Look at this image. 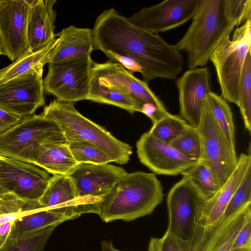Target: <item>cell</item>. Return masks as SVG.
Segmentation results:
<instances>
[{
  "label": "cell",
  "instance_id": "obj_1",
  "mask_svg": "<svg viewBox=\"0 0 251 251\" xmlns=\"http://www.w3.org/2000/svg\"><path fill=\"white\" fill-rule=\"evenodd\" d=\"M92 30L94 50L135 61L147 83L157 78L175 79L183 70V57L174 45L133 25L113 8L97 17Z\"/></svg>",
  "mask_w": 251,
  "mask_h": 251
},
{
  "label": "cell",
  "instance_id": "obj_2",
  "mask_svg": "<svg viewBox=\"0 0 251 251\" xmlns=\"http://www.w3.org/2000/svg\"><path fill=\"white\" fill-rule=\"evenodd\" d=\"M164 196L161 182L155 174L126 173L101 199L97 214L106 223L133 221L151 214Z\"/></svg>",
  "mask_w": 251,
  "mask_h": 251
},
{
  "label": "cell",
  "instance_id": "obj_3",
  "mask_svg": "<svg viewBox=\"0 0 251 251\" xmlns=\"http://www.w3.org/2000/svg\"><path fill=\"white\" fill-rule=\"evenodd\" d=\"M192 20L184 35L174 45L186 53L188 69L206 65L219 43L236 26L227 16L225 0H201Z\"/></svg>",
  "mask_w": 251,
  "mask_h": 251
},
{
  "label": "cell",
  "instance_id": "obj_4",
  "mask_svg": "<svg viewBox=\"0 0 251 251\" xmlns=\"http://www.w3.org/2000/svg\"><path fill=\"white\" fill-rule=\"evenodd\" d=\"M75 103L54 99L44 107L41 114L58 125L68 142L88 143L105 152L113 162L127 163L132 153L131 146L83 116L75 108Z\"/></svg>",
  "mask_w": 251,
  "mask_h": 251
},
{
  "label": "cell",
  "instance_id": "obj_5",
  "mask_svg": "<svg viewBox=\"0 0 251 251\" xmlns=\"http://www.w3.org/2000/svg\"><path fill=\"white\" fill-rule=\"evenodd\" d=\"M67 143L56 123L34 114L0 134V155L34 164L49 148Z\"/></svg>",
  "mask_w": 251,
  "mask_h": 251
},
{
  "label": "cell",
  "instance_id": "obj_6",
  "mask_svg": "<svg viewBox=\"0 0 251 251\" xmlns=\"http://www.w3.org/2000/svg\"><path fill=\"white\" fill-rule=\"evenodd\" d=\"M226 36L210 55L217 74L221 96L237 105L241 75L248 53L251 51V19Z\"/></svg>",
  "mask_w": 251,
  "mask_h": 251
},
{
  "label": "cell",
  "instance_id": "obj_7",
  "mask_svg": "<svg viewBox=\"0 0 251 251\" xmlns=\"http://www.w3.org/2000/svg\"><path fill=\"white\" fill-rule=\"evenodd\" d=\"M197 128L201 141V159L221 187L236 168L238 157L215 120L206 101Z\"/></svg>",
  "mask_w": 251,
  "mask_h": 251
},
{
  "label": "cell",
  "instance_id": "obj_8",
  "mask_svg": "<svg viewBox=\"0 0 251 251\" xmlns=\"http://www.w3.org/2000/svg\"><path fill=\"white\" fill-rule=\"evenodd\" d=\"M93 63L91 56H86L49 63L44 92L64 101L87 100Z\"/></svg>",
  "mask_w": 251,
  "mask_h": 251
},
{
  "label": "cell",
  "instance_id": "obj_9",
  "mask_svg": "<svg viewBox=\"0 0 251 251\" xmlns=\"http://www.w3.org/2000/svg\"><path fill=\"white\" fill-rule=\"evenodd\" d=\"M205 201L192 181L182 176L167 195L169 220L166 231L181 239L192 241L198 215Z\"/></svg>",
  "mask_w": 251,
  "mask_h": 251
},
{
  "label": "cell",
  "instance_id": "obj_10",
  "mask_svg": "<svg viewBox=\"0 0 251 251\" xmlns=\"http://www.w3.org/2000/svg\"><path fill=\"white\" fill-rule=\"evenodd\" d=\"M43 68H36L0 84V109L24 119L44 105Z\"/></svg>",
  "mask_w": 251,
  "mask_h": 251
},
{
  "label": "cell",
  "instance_id": "obj_11",
  "mask_svg": "<svg viewBox=\"0 0 251 251\" xmlns=\"http://www.w3.org/2000/svg\"><path fill=\"white\" fill-rule=\"evenodd\" d=\"M51 176L44 169L31 163L3 156L0 159V186L26 201H38Z\"/></svg>",
  "mask_w": 251,
  "mask_h": 251
},
{
  "label": "cell",
  "instance_id": "obj_12",
  "mask_svg": "<svg viewBox=\"0 0 251 251\" xmlns=\"http://www.w3.org/2000/svg\"><path fill=\"white\" fill-rule=\"evenodd\" d=\"M201 0H166L144 7L127 20L149 32L158 34L176 28L192 19Z\"/></svg>",
  "mask_w": 251,
  "mask_h": 251
},
{
  "label": "cell",
  "instance_id": "obj_13",
  "mask_svg": "<svg viewBox=\"0 0 251 251\" xmlns=\"http://www.w3.org/2000/svg\"><path fill=\"white\" fill-rule=\"evenodd\" d=\"M27 0H0V37L3 55L14 61L29 51Z\"/></svg>",
  "mask_w": 251,
  "mask_h": 251
},
{
  "label": "cell",
  "instance_id": "obj_14",
  "mask_svg": "<svg viewBox=\"0 0 251 251\" xmlns=\"http://www.w3.org/2000/svg\"><path fill=\"white\" fill-rule=\"evenodd\" d=\"M126 173L124 168L108 163H78L68 176L73 182L78 198L99 204Z\"/></svg>",
  "mask_w": 251,
  "mask_h": 251
},
{
  "label": "cell",
  "instance_id": "obj_15",
  "mask_svg": "<svg viewBox=\"0 0 251 251\" xmlns=\"http://www.w3.org/2000/svg\"><path fill=\"white\" fill-rule=\"evenodd\" d=\"M138 157L154 174L176 176L191 168L197 161L184 156L172 145L163 142L149 132L136 143Z\"/></svg>",
  "mask_w": 251,
  "mask_h": 251
},
{
  "label": "cell",
  "instance_id": "obj_16",
  "mask_svg": "<svg viewBox=\"0 0 251 251\" xmlns=\"http://www.w3.org/2000/svg\"><path fill=\"white\" fill-rule=\"evenodd\" d=\"M90 78L133 96L143 106L152 105L161 110H167L148 83L135 77L118 63L109 60L102 63L94 62Z\"/></svg>",
  "mask_w": 251,
  "mask_h": 251
},
{
  "label": "cell",
  "instance_id": "obj_17",
  "mask_svg": "<svg viewBox=\"0 0 251 251\" xmlns=\"http://www.w3.org/2000/svg\"><path fill=\"white\" fill-rule=\"evenodd\" d=\"M43 208L62 215L69 220L86 213L98 214L99 203L77 198L68 175H53L44 194L38 200Z\"/></svg>",
  "mask_w": 251,
  "mask_h": 251
},
{
  "label": "cell",
  "instance_id": "obj_18",
  "mask_svg": "<svg viewBox=\"0 0 251 251\" xmlns=\"http://www.w3.org/2000/svg\"><path fill=\"white\" fill-rule=\"evenodd\" d=\"M180 117L197 128L206 98L211 91L207 67L188 69L176 81Z\"/></svg>",
  "mask_w": 251,
  "mask_h": 251
},
{
  "label": "cell",
  "instance_id": "obj_19",
  "mask_svg": "<svg viewBox=\"0 0 251 251\" xmlns=\"http://www.w3.org/2000/svg\"><path fill=\"white\" fill-rule=\"evenodd\" d=\"M248 152L240 155L236 168L227 181L212 198L203 203L198 215L195 231L211 226L222 217L247 169L251 165L250 144Z\"/></svg>",
  "mask_w": 251,
  "mask_h": 251
},
{
  "label": "cell",
  "instance_id": "obj_20",
  "mask_svg": "<svg viewBox=\"0 0 251 251\" xmlns=\"http://www.w3.org/2000/svg\"><path fill=\"white\" fill-rule=\"evenodd\" d=\"M30 6L27 26L29 51L41 50L56 38V13L53 6L56 0H27Z\"/></svg>",
  "mask_w": 251,
  "mask_h": 251
},
{
  "label": "cell",
  "instance_id": "obj_21",
  "mask_svg": "<svg viewBox=\"0 0 251 251\" xmlns=\"http://www.w3.org/2000/svg\"><path fill=\"white\" fill-rule=\"evenodd\" d=\"M56 37L58 43L48 64L91 56L94 50L92 29L71 25L56 34Z\"/></svg>",
  "mask_w": 251,
  "mask_h": 251
},
{
  "label": "cell",
  "instance_id": "obj_22",
  "mask_svg": "<svg viewBox=\"0 0 251 251\" xmlns=\"http://www.w3.org/2000/svg\"><path fill=\"white\" fill-rule=\"evenodd\" d=\"M56 38L44 48L36 51H28L8 66L0 70V84L34 69L48 63L57 46Z\"/></svg>",
  "mask_w": 251,
  "mask_h": 251
},
{
  "label": "cell",
  "instance_id": "obj_23",
  "mask_svg": "<svg viewBox=\"0 0 251 251\" xmlns=\"http://www.w3.org/2000/svg\"><path fill=\"white\" fill-rule=\"evenodd\" d=\"M87 100L114 105L131 114L141 112L143 107V105L133 96L91 78Z\"/></svg>",
  "mask_w": 251,
  "mask_h": 251
},
{
  "label": "cell",
  "instance_id": "obj_24",
  "mask_svg": "<svg viewBox=\"0 0 251 251\" xmlns=\"http://www.w3.org/2000/svg\"><path fill=\"white\" fill-rule=\"evenodd\" d=\"M77 164L67 143L49 148L33 164L53 175H68Z\"/></svg>",
  "mask_w": 251,
  "mask_h": 251
},
{
  "label": "cell",
  "instance_id": "obj_25",
  "mask_svg": "<svg viewBox=\"0 0 251 251\" xmlns=\"http://www.w3.org/2000/svg\"><path fill=\"white\" fill-rule=\"evenodd\" d=\"M67 220H69L65 216L43 208L29 211L15 221L9 238L19 237L52 225H59Z\"/></svg>",
  "mask_w": 251,
  "mask_h": 251
},
{
  "label": "cell",
  "instance_id": "obj_26",
  "mask_svg": "<svg viewBox=\"0 0 251 251\" xmlns=\"http://www.w3.org/2000/svg\"><path fill=\"white\" fill-rule=\"evenodd\" d=\"M251 204L240 210L202 251H228L246 223L251 220Z\"/></svg>",
  "mask_w": 251,
  "mask_h": 251
},
{
  "label": "cell",
  "instance_id": "obj_27",
  "mask_svg": "<svg viewBox=\"0 0 251 251\" xmlns=\"http://www.w3.org/2000/svg\"><path fill=\"white\" fill-rule=\"evenodd\" d=\"M206 103L229 145L236 151L233 114L227 101L221 96L211 91L206 97Z\"/></svg>",
  "mask_w": 251,
  "mask_h": 251
},
{
  "label": "cell",
  "instance_id": "obj_28",
  "mask_svg": "<svg viewBox=\"0 0 251 251\" xmlns=\"http://www.w3.org/2000/svg\"><path fill=\"white\" fill-rule=\"evenodd\" d=\"M58 225H52L19 237L9 238L0 251H42Z\"/></svg>",
  "mask_w": 251,
  "mask_h": 251
},
{
  "label": "cell",
  "instance_id": "obj_29",
  "mask_svg": "<svg viewBox=\"0 0 251 251\" xmlns=\"http://www.w3.org/2000/svg\"><path fill=\"white\" fill-rule=\"evenodd\" d=\"M181 175L192 181L206 201L212 198L221 188L201 159Z\"/></svg>",
  "mask_w": 251,
  "mask_h": 251
},
{
  "label": "cell",
  "instance_id": "obj_30",
  "mask_svg": "<svg viewBox=\"0 0 251 251\" xmlns=\"http://www.w3.org/2000/svg\"><path fill=\"white\" fill-rule=\"evenodd\" d=\"M43 208L38 201L23 200L12 193L0 198V225L15 221L28 211Z\"/></svg>",
  "mask_w": 251,
  "mask_h": 251
},
{
  "label": "cell",
  "instance_id": "obj_31",
  "mask_svg": "<svg viewBox=\"0 0 251 251\" xmlns=\"http://www.w3.org/2000/svg\"><path fill=\"white\" fill-rule=\"evenodd\" d=\"M246 129L251 133V51L246 57L240 80L238 102Z\"/></svg>",
  "mask_w": 251,
  "mask_h": 251
},
{
  "label": "cell",
  "instance_id": "obj_32",
  "mask_svg": "<svg viewBox=\"0 0 251 251\" xmlns=\"http://www.w3.org/2000/svg\"><path fill=\"white\" fill-rule=\"evenodd\" d=\"M251 204V165L247 169L240 185L231 197L223 215L217 221L224 223L228 222L243 208Z\"/></svg>",
  "mask_w": 251,
  "mask_h": 251
},
{
  "label": "cell",
  "instance_id": "obj_33",
  "mask_svg": "<svg viewBox=\"0 0 251 251\" xmlns=\"http://www.w3.org/2000/svg\"><path fill=\"white\" fill-rule=\"evenodd\" d=\"M188 125L181 117L169 113L152 124L148 132L160 141L170 144L185 131Z\"/></svg>",
  "mask_w": 251,
  "mask_h": 251
},
{
  "label": "cell",
  "instance_id": "obj_34",
  "mask_svg": "<svg viewBox=\"0 0 251 251\" xmlns=\"http://www.w3.org/2000/svg\"><path fill=\"white\" fill-rule=\"evenodd\" d=\"M69 148L77 163L94 164L113 162L112 158L100 148L83 141L68 142Z\"/></svg>",
  "mask_w": 251,
  "mask_h": 251
},
{
  "label": "cell",
  "instance_id": "obj_35",
  "mask_svg": "<svg viewBox=\"0 0 251 251\" xmlns=\"http://www.w3.org/2000/svg\"><path fill=\"white\" fill-rule=\"evenodd\" d=\"M188 158L198 161L201 157V144L198 129L188 125L185 131L171 144Z\"/></svg>",
  "mask_w": 251,
  "mask_h": 251
},
{
  "label": "cell",
  "instance_id": "obj_36",
  "mask_svg": "<svg viewBox=\"0 0 251 251\" xmlns=\"http://www.w3.org/2000/svg\"><path fill=\"white\" fill-rule=\"evenodd\" d=\"M227 16L236 26L251 19V0H225Z\"/></svg>",
  "mask_w": 251,
  "mask_h": 251
},
{
  "label": "cell",
  "instance_id": "obj_37",
  "mask_svg": "<svg viewBox=\"0 0 251 251\" xmlns=\"http://www.w3.org/2000/svg\"><path fill=\"white\" fill-rule=\"evenodd\" d=\"M160 251H191L192 241L181 239L166 231L161 238Z\"/></svg>",
  "mask_w": 251,
  "mask_h": 251
},
{
  "label": "cell",
  "instance_id": "obj_38",
  "mask_svg": "<svg viewBox=\"0 0 251 251\" xmlns=\"http://www.w3.org/2000/svg\"><path fill=\"white\" fill-rule=\"evenodd\" d=\"M228 251H251V220L244 225Z\"/></svg>",
  "mask_w": 251,
  "mask_h": 251
},
{
  "label": "cell",
  "instance_id": "obj_39",
  "mask_svg": "<svg viewBox=\"0 0 251 251\" xmlns=\"http://www.w3.org/2000/svg\"><path fill=\"white\" fill-rule=\"evenodd\" d=\"M23 118L0 109V134L20 123Z\"/></svg>",
  "mask_w": 251,
  "mask_h": 251
},
{
  "label": "cell",
  "instance_id": "obj_40",
  "mask_svg": "<svg viewBox=\"0 0 251 251\" xmlns=\"http://www.w3.org/2000/svg\"><path fill=\"white\" fill-rule=\"evenodd\" d=\"M14 222H9L0 225V248L4 245L9 238Z\"/></svg>",
  "mask_w": 251,
  "mask_h": 251
},
{
  "label": "cell",
  "instance_id": "obj_41",
  "mask_svg": "<svg viewBox=\"0 0 251 251\" xmlns=\"http://www.w3.org/2000/svg\"><path fill=\"white\" fill-rule=\"evenodd\" d=\"M161 243V238L151 237L147 251H160Z\"/></svg>",
  "mask_w": 251,
  "mask_h": 251
},
{
  "label": "cell",
  "instance_id": "obj_42",
  "mask_svg": "<svg viewBox=\"0 0 251 251\" xmlns=\"http://www.w3.org/2000/svg\"><path fill=\"white\" fill-rule=\"evenodd\" d=\"M101 251H121L116 249L113 245L111 242L103 240L100 244Z\"/></svg>",
  "mask_w": 251,
  "mask_h": 251
},
{
  "label": "cell",
  "instance_id": "obj_43",
  "mask_svg": "<svg viewBox=\"0 0 251 251\" xmlns=\"http://www.w3.org/2000/svg\"><path fill=\"white\" fill-rule=\"evenodd\" d=\"M7 192L0 186V198Z\"/></svg>",
  "mask_w": 251,
  "mask_h": 251
},
{
  "label": "cell",
  "instance_id": "obj_44",
  "mask_svg": "<svg viewBox=\"0 0 251 251\" xmlns=\"http://www.w3.org/2000/svg\"><path fill=\"white\" fill-rule=\"evenodd\" d=\"M0 55H3L2 49V45H1V42L0 37Z\"/></svg>",
  "mask_w": 251,
  "mask_h": 251
},
{
  "label": "cell",
  "instance_id": "obj_45",
  "mask_svg": "<svg viewBox=\"0 0 251 251\" xmlns=\"http://www.w3.org/2000/svg\"><path fill=\"white\" fill-rule=\"evenodd\" d=\"M2 157H3L2 156H1V155H0V159H1L2 158Z\"/></svg>",
  "mask_w": 251,
  "mask_h": 251
}]
</instances>
